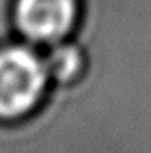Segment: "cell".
I'll use <instances>...</instances> for the list:
<instances>
[{"label":"cell","mask_w":151,"mask_h":153,"mask_svg":"<svg viewBox=\"0 0 151 153\" xmlns=\"http://www.w3.org/2000/svg\"><path fill=\"white\" fill-rule=\"evenodd\" d=\"M46 64L27 48L14 46L0 52V116L27 112L46 82Z\"/></svg>","instance_id":"cell-1"},{"label":"cell","mask_w":151,"mask_h":153,"mask_svg":"<svg viewBox=\"0 0 151 153\" xmlns=\"http://www.w3.org/2000/svg\"><path fill=\"white\" fill-rule=\"evenodd\" d=\"M84 62H85L84 53L78 46L64 45V46H57L50 53L48 62L44 64L48 75L55 76L57 80H70L82 71Z\"/></svg>","instance_id":"cell-3"},{"label":"cell","mask_w":151,"mask_h":153,"mask_svg":"<svg viewBox=\"0 0 151 153\" xmlns=\"http://www.w3.org/2000/svg\"><path fill=\"white\" fill-rule=\"evenodd\" d=\"M76 0H20L16 22L20 30L36 41H55L75 27Z\"/></svg>","instance_id":"cell-2"}]
</instances>
